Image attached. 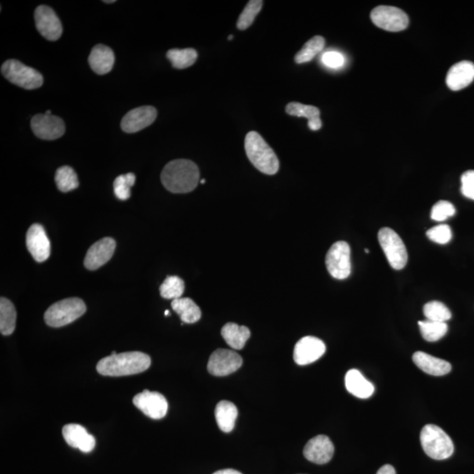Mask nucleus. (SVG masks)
<instances>
[{"label":"nucleus","instance_id":"nucleus-9","mask_svg":"<svg viewBox=\"0 0 474 474\" xmlns=\"http://www.w3.org/2000/svg\"><path fill=\"white\" fill-rule=\"evenodd\" d=\"M371 20L376 26L389 32H400L410 23L408 16L403 10L394 6H379L371 13Z\"/></svg>","mask_w":474,"mask_h":474},{"label":"nucleus","instance_id":"nucleus-44","mask_svg":"<svg viewBox=\"0 0 474 474\" xmlns=\"http://www.w3.org/2000/svg\"><path fill=\"white\" fill-rule=\"evenodd\" d=\"M46 114H49V115L52 114V111H50V110H47V111H46Z\"/></svg>","mask_w":474,"mask_h":474},{"label":"nucleus","instance_id":"nucleus-42","mask_svg":"<svg viewBox=\"0 0 474 474\" xmlns=\"http://www.w3.org/2000/svg\"><path fill=\"white\" fill-rule=\"evenodd\" d=\"M213 474H242V473L240 472L237 471V470L224 469V470H220V471H217Z\"/></svg>","mask_w":474,"mask_h":474},{"label":"nucleus","instance_id":"nucleus-13","mask_svg":"<svg viewBox=\"0 0 474 474\" xmlns=\"http://www.w3.org/2000/svg\"><path fill=\"white\" fill-rule=\"evenodd\" d=\"M31 129L42 140H56L65 133V124L59 117L52 114H36L31 119Z\"/></svg>","mask_w":474,"mask_h":474},{"label":"nucleus","instance_id":"nucleus-23","mask_svg":"<svg viewBox=\"0 0 474 474\" xmlns=\"http://www.w3.org/2000/svg\"><path fill=\"white\" fill-rule=\"evenodd\" d=\"M345 386L348 392L360 399H367L374 392V386L362 375L360 371L352 369L345 376Z\"/></svg>","mask_w":474,"mask_h":474},{"label":"nucleus","instance_id":"nucleus-33","mask_svg":"<svg viewBox=\"0 0 474 474\" xmlns=\"http://www.w3.org/2000/svg\"><path fill=\"white\" fill-rule=\"evenodd\" d=\"M162 298L176 300L181 298L184 291V282L178 276H168L159 288Z\"/></svg>","mask_w":474,"mask_h":474},{"label":"nucleus","instance_id":"nucleus-18","mask_svg":"<svg viewBox=\"0 0 474 474\" xmlns=\"http://www.w3.org/2000/svg\"><path fill=\"white\" fill-rule=\"evenodd\" d=\"M335 447L327 436L319 435L310 439L304 447L303 454L307 461L324 465L331 461Z\"/></svg>","mask_w":474,"mask_h":474},{"label":"nucleus","instance_id":"nucleus-32","mask_svg":"<svg viewBox=\"0 0 474 474\" xmlns=\"http://www.w3.org/2000/svg\"><path fill=\"white\" fill-rule=\"evenodd\" d=\"M418 324L422 338L428 342L439 341L448 331L446 323L426 320L420 321Z\"/></svg>","mask_w":474,"mask_h":474},{"label":"nucleus","instance_id":"nucleus-24","mask_svg":"<svg viewBox=\"0 0 474 474\" xmlns=\"http://www.w3.org/2000/svg\"><path fill=\"white\" fill-rule=\"evenodd\" d=\"M285 112L289 115L296 117H303L309 119V128L313 131H317L321 126V112L319 108L299 102H290L285 107Z\"/></svg>","mask_w":474,"mask_h":474},{"label":"nucleus","instance_id":"nucleus-27","mask_svg":"<svg viewBox=\"0 0 474 474\" xmlns=\"http://www.w3.org/2000/svg\"><path fill=\"white\" fill-rule=\"evenodd\" d=\"M172 309L179 314L183 324H195L201 318V310L196 303L190 298L173 300Z\"/></svg>","mask_w":474,"mask_h":474},{"label":"nucleus","instance_id":"nucleus-22","mask_svg":"<svg viewBox=\"0 0 474 474\" xmlns=\"http://www.w3.org/2000/svg\"><path fill=\"white\" fill-rule=\"evenodd\" d=\"M413 361L422 371L429 375L443 376L451 371V365L449 362L425 352H416L413 355Z\"/></svg>","mask_w":474,"mask_h":474},{"label":"nucleus","instance_id":"nucleus-5","mask_svg":"<svg viewBox=\"0 0 474 474\" xmlns=\"http://www.w3.org/2000/svg\"><path fill=\"white\" fill-rule=\"evenodd\" d=\"M85 312L86 306L81 299L68 298L50 306L45 314V320L49 327L60 328L73 323Z\"/></svg>","mask_w":474,"mask_h":474},{"label":"nucleus","instance_id":"nucleus-26","mask_svg":"<svg viewBox=\"0 0 474 474\" xmlns=\"http://www.w3.org/2000/svg\"><path fill=\"white\" fill-rule=\"evenodd\" d=\"M222 336L227 345L234 350H242L246 342L251 338V331L245 326H239L238 324L229 323L222 328Z\"/></svg>","mask_w":474,"mask_h":474},{"label":"nucleus","instance_id":"nucleus-29","mask_svg":"<svg viewBox=\"0 0 474 474\" xmlns=\"http://www.w3.org/2000/svg\"><path fill=\"white\" fill-rule=\"evenodd\" d=\"M166 57L171 61L173 67L182 70L195 64L198 59V53L194 49H174L169 50Z\"/></svg>","mask_w":474,"mask_h":474},{"label":"nucleus","instance_id":"nucleus-31","mask_svg":"<svg viewBox=\"0 0 474 474\" xmlns=\"http://www.w3.org/2000/svg\"><path fill=\"white\" fill-rule=\"evenodd\" d=\"M55 181L59 190L63 193H68L77 189L79 186L77 173L70 166H61L57 169Z\"/></svg>","mask_w":474,"mask_h":474},{"label":"nucleus","instance_id":"nucleus-19","mask_svg":"<svg viewBox=\"0 0 474 474\" xmlns=\"http://www.w3.org/2000/svg\"><path fill=\"white\" fill-rule=\"evenodd\" d=\"M63 436L65 442L71 447L78 448L84 454L92 451L96 445L95 437L90 435L85 427L75 423L64 427Z\"/></svg>","mask_w":474,"mask_h":474},{"label":"nucleus","instance_id":"nucleus-15","mask_svg":"<svg viewBox=\"0 0 474 474\" xmlns=\"http://www.w3.org/2000/svg\"><path fill=\"white\" fill-rule=\"evenodd\" d=\"M26 244L28 251L36 262L46 261L50 256V242L41 224L35 223L28 230Z\"/></svg>","mask_w":474,"mask_h":474},{"label":"nucleus","instance_id":"nucleus-43","mask_svg":"<svg viewBox=\"0 0 474 474\" xmlns=\"http://www.w3.org/2000/svg\"><path fill=\"white\" fill-rule=\"evenodd\" d=\"M169 314H170V311H169V310H166L165 312V316H169Z\"/></svg>","mask_w":474,"mask_h":474},{"label":"nucleus","instance_id":"nucleus-40","mask_svg":"<svg viewBox=\"0 0 474 474\" xmlns=\"http://www.w3.org/2000/svg\"><path fill=\"white\" fill-rule=\"evenodd\" d=\"M461 193L466 198L474 201V171H468L461 176Z\"/></svg>","mask_w":474,"mask_h":474},{"label":"nucleus","instance_id":"nucleus-34","mask_svg":"<svg viewBox=\"0 0 474 474\" xmlns=\"http://www.w3.org/2000/svg\"><path fill=\"white\" fill-rule=\"evenodd\" d=\"M423 314L427 320L446 323L451 318V311L444 303L433 300L423 307Z\"/></svg>","mask_w":474,"mask_h":474},{"label":"nucleus","instance_id":"nucleus-10","mask_svg":"<svg viewBox=\"0 0 474 474\" xmlns=\"http://www.w3.org/2000/svg\"><path fill=\"white\" fill-rule=\"evenodd\" d=\"M242 358L234 350L218 349L210 356L208 370L213 376L223 377L237 372L242 367Z\"/></svg>","mask_w":474,"mask_h":474},{"label":"nucleus","instance_id":"nucleus-16","mask_svg":"<svg viewBox=\"0 0 474 474\" xmlns=\"http://www.w3.org/2000/svg\"><path fill=\"white\" fill-rule=\"evenodd\" d=\"M117 242L114 238L105 237L90 246L85 259V266L90 271H95L106 265L113 256Z\"/></svg>","mask_w":474,"mask_h":474},{"label":"nucleus","instance_id":"nucleus-17","mask_svg":"<svg viewBox=\"0 0 474 474\" xmlns=\"http://www.w3.org/2000/svg\"><path fill=\"white\" fill-rule=\"evenodd\" d=\"M158 111L153 107L146 106L129 111L123 117L121 126L126 133H136L150 126L157 119Z\"/></svg>","mask_w":474,"mask_h":474},{"label":"nucleus","instance_id":"nucleus-41","mask_svg":"<svg viewBox=\"0 0 474 474\" xmlns=\"http://www.w3.org/2000/svg\"><path fill=\"white\" fill-rule=\"evenodd\" d=\"M377 474H396V469H394L392 466L385 465L379 470Z\"/></svg>","mask_w":474,"mask_h":474},{"label":"nucleus","instance_id":"nucleus-28","mask_svg":"<svg viewBox=\"0 0 474 474\" xmlns=\"http://www.w3.org/2000/svg\"><path fill=\"white\" fill-rule=\"evenodd\" d=\"M16 307L9 300L0 299V332L4 336L12 335L16 327Z\"/></svg>","mask_w":474,"mask_h":474},{"label":"nucleus","instance_id":"nucleus-30","mask_svg":"<svg viewBox=\"0 0 474 474\" xmlns=\"http://www.w3.org/2000/svg\"><path fill=\"white\" fill-rule=\"evenodd\" d=\"M325 46V40L321 36H314L305 43L303 48L295 56L297 64H305L313 60L318 54L323 52Z\"/></svg>","mask_w":474,"mask_h":474},{"label":"nucleus","instance_id":"nucleus-14","mask_svg":"<svg viewBox=\"0 0 474 474\" xmlns=\"http://www.w3.org/2000/svg\"><path fill=\"white\" fill-rule=\"evenodd\" d=\"M325 352L326 346L321 339L314 336H305L296 343L294 360L300 365H309L323 357Z\"/></svg>","mask_w":474,"mask_h":474},{"label":"nucleus","instance_id":"nucleus-3","mask_svg":"<svg viewBox=\"0 0 474 474\" xmlns=\"http://www.w3.org/2000/svg\"><path fill=\"white\" fill-rule=\"evenodd\" d=\"M245 151L249 160L259 172L274 175L280 170L277 155L258 132L251 131L246 136Z\"/></svg>","mask_w":474,"mask_h":474},{"label":"nucleus","instance_id":"nucleus-48","mask_svg":"<svg viewBox=\"0 0 474 474\" xmlns=\"http://www.w3.org/2000/svg\"><path fill=\"white\" fill-rule=\"evenodd\" d=\"M365 253H367V254H368V253H369V249H365Z\"/></svg>","mask_w":474,"mask_h":474},{"label":"nucleus","instance_id":"nucleus-47","mask_svg":"<svg viewBox=\"0 0 474 474\" xmlns=\"http://www.w3.org/2000/svg\"><path fill=\"white\" fill-rule=\"evenodd\" d=\"M232 39H233V35H230V36H229V40H230V41H231V40H232Z\"/></svg>","mask_w":474,"mask_h":474},{"label":"nucleus","instance_id":"nucleus-37","mask_svg":"<svg viewBox=\"0 0 474 474\" xmlns=\"http://www.w3.org/2000/svg\"><path fill=\"white\" fill-rule=\"evenodd\" d=\"M456 213V208L454 205L447 201H439L433 206L430 217L436 222H444Z\"/></svg>","mask_w":474,"mask_h":474},{"label":"nucleus","instance_id":"nucleus-7","mask_svg":"<svg viewBox=\"0 0 474 474\" xmlns=\"http://www.w3.org/2000/svg\"><path fill=\"white\" fill-rule=\"evenodd\" d=\"M378 239L391 267L403 270L408 263V251L403 239L390 227H382Z\"/></svg>","mask_w":474,"mask_h":474},{"label":"nucleus","instance_id":"nucleus-2","mask_svg":"<svg viewBox=\"0 0 474 474\" xmlns=\"http://www.w3.org/2000/svg\"><path fill=\"white\" fill-rule=\"evenodd\" d=\"M151 360L147 354L129 352L102 358L97 365V372L103 376L121 377L138 374L150 368Z\"/></svg>","mask_w":474,"mask_h":474},{"label":"nucleus","instance_id":"nucleus-4","mask_svg":"<svg viewBox=\"0 0 474 474\" xmlns=\"http://www.w3.org/2000/svg\"><path fill=\"white\" fill-rule=\"evenodd\" d=\"M420 440L425 454L436 461H443L454 454V444L451 437L439 426L428 425L423 427Z\"/></svg>","mask_w":474,"mask_h":474},{"label":"nucleus","instance_id":"nucleus-36","mask_svg":"<svg viewBox=\"0 0 474 474\" xmlns=\"http://www.w3.org/2000/svg\"><path fill=\"white\" fill-rule=\"evenodd\" d=\"M136 179V175L131 172L117 177L114 182L115 196L121 201L129 200L131 197V187L135 184Z\"/></svg>","mask_w":474,"mask_h":474},{"label":"nucleus","instance_id":"nucleus-25","mask_svg":"<svg viewBox=\"0 0 474 474\" xmlns=\"http://www.w3.org/2000/svg\"><path fill=\"white\" fill-rule=\"evenodd\" d=\"M215 413L220 429L225 433L232 432L238 416L236 405L227 401H220L217 404Z\"/></svg>","mask_w":474,"mask_h":474},{"label":"nucleus","instance_id":"nucleus-38","mask_svg":"<svg viewBox=\"0 0 474 474\" xmlns=\"http://www.w3.org/2000/svg\"><path fill=\"white\" fill-rule=\"evenodd\" d=\"M430 241L439 244H446L451 240L452 233L450 226L447 224H440L432 227L426 232Z\"/></svg>","mask_w":474,"mask_h":474},{"label":"nucleus","instance_id":"nucleus-20","mask_svg":"<svg viewBox=\"0 0 474 474\" xmlns=\"http://www.w3.org/2000/svg\"><path fill=\"white\" fill-rule=\"evenodd\" d=\"M473 81L474 64L469 61H462L454 64L446 76L447 86L452 90L464 89Z\"/></svg>","mask_w":474,"mask_h":474},{"label":"nucleus","instance_id":"nucleus-39","mask_svg":"<svg viewBox=\"0 0 474 474\" xmlns=\"http://www.w3.org/2000/svg\"><path fill=\"white\" fill-rule=\"evenodd\" d=\"M321 61L328 68L338 69L345 65V59L343 54L338 52H327L321 56Z\"/></svg>","mask_w":474,"mask_h":474},{"label":"nucleus","instance_id":"nucleus-21","mask_svg":"<svg viewBox=\"0 0 474 474\" xmlns=\"http://www.w3.org/2000/svg\"><path fill=\"white\" fill-rule=\"evenodd\" d=\"M114 53L109 47L103 45L94 46L90 52L88 61L90 68L99 75L107 74L114 67Z\"/></svg>","mask_w":474,"mask_h":474},{"label":"nucleus","instance_id":"nucleus-11","mask_svg":"<svg viewBox=\"0 0 474 474\" xmlns=\"http://www.w3.org/2000/svg\"><path fill=\"white\" fill-rule=\"evenodd\" d=\"M133 403L144 415L151 419H162L167 414V400L158 392L144 390L134 397Z\"/></svg>","mask_w":474,"mask_h":474},{"label":"nucleus","instance_id":"nucleus-35","mask_svg":"<svg viewBox=\"0 0 474 474\" xmlns=\"http://www.w3.org/2000/svg\"><path fill=\"white\" fill-rule=\"evenodd\" d=\"M262 0H251L247 4L237 21L238 30H245L251 27L255 18L262 9Z\"/></svg>","mask_w":474,"mask_h":474},{"label":"nucleus","instance_id":"nucleus-8","mask_svg":"<svg viewBox=\"0 0 474 474\" xmlns=\"http://www.w3.org/2000/svg\"><path fill=\"white\" fill-rule=\"evenodd\" d=\"M325 263L333 278L345 280L352 273L350 245L343 241L335 242L328 249Z\"/></svg>","mask_w":474,"mask_h":474},{"label":"nucleus","instance_id":"nucleus-6","mask_svg":"<svg viewBox=\"0 0 474 474\" xmlns=\"http://www.w3.org/2000/svg\"><path fill=\"white\" fill-rule=\"evenodd\" d=\"M1 73L12 84L27 90L41 88L43 77L40 72L16 59H9L3 64Z\"/></svg>","mask_w":474,"mask_h":474},{"label":"nucleus","instance_id":"nucleus-1","mask_svg":"<svg viewBox=\"0 0 474 474\" xmlns=\"http://www.w3.org/2000/svg\"><path fill=\"white\" fill-rule=\"evenodd\" d=\"M161 181L171 193H190L200 182V170L193 161L177 159L165 166L161 173Z\"/></svg>","mask_w":474,"mask_h":474},{"label":"nucleus","instance_id":"nucleus-45","mask_svg":"<svg viewBox=\"0 0 474 474\" xmlns=\"http://www.w3.org/2000/svg\"><path fill=\"white\" fill-rule=\"evenodd\" d=\"M114 0H112V1H104V3H107V4H111V3H114Z\"/></svg>","mask_w":474,"mask_h":474},{"label":"nucleus","instance_id":"nucleus-46","mask_svg":"<svg viewBox=\"0 0 474 474\" xmlns=\"http://www.w3.org/2000/svg\"><path fill=\"white\" fill-rule=\"evenodd\" d=\"M201 184H205V183H206V180H205L204 179H201Z\"/></svg>","mask_w":474,"mask_h":474},{"label":"nucleus","instance_id":"nucleus-12","mask_svg":"<svg viewBox=\"0 0 474 474\" xmlns=\"http://www.w3.org/2000/svg\"><path fill=\"white\" fill-rule=\"evenodd\" d=\"M36 28L49 41H57L63 34V27L55 11L49 6H40L35 12Z\"/></svg>","mask_w":474,"mask_h":474}]
</instances>
